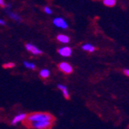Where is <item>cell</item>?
<instances>
[{"label": "cell", "mask_w": 129, "mask_h": 129, "mask_svg": "<svg viewBox=\"0 0 129 129\" xmlns=\"http://www.w3.org/2000/svg\"><path fill=\"white\" fill-rule=\"evenodd\" d=\"M55 119L48 113H32L27 114L24 124L29 128L51 129Z\"/></svg>", "instance_id": "6da1fadb"}, {"label": "cell", "mask_w": 129, "mask_h": 129, "mask_svg": "<svg viewBox=\"0 0 129 129\" xmlns=\"http://www.w3.org/2000/svg\"><path fill=\"white\" fill-rule=\"evenodd\" d=\"M58 68H59L63 73L64 74H71L73 72V67H71V64H68L67 62H62L58 64Z\"/></svg>", "instance_id": "7a4b0ae2"}, {"label": "cell", "mask_w": 129, "mask_h": 129, "mask_svg": "<svg viewBox=\"0 0 129 129\" xmlns=\"http://www.w3.org/2000/svg\"><path fill=\"white\" fill-rule=\"evenodd\" d=\"M25 47H26V50H27V51H29L30 53H31L32 54L39 55V54H43L42 50H40L37 46L33 45V44H31V43H27V44L25 45Z\"/></svg>", "instance_id": "3957f363"}, {"label": "cell", "mask_w": 129, "mask_h": 129, "mask_svg": "<svg viewBox=\"0 0 129 129\" xmlns=\"http://www.w3.org/2000/svg\"><path fill=\"white\" fill-rule=\"evenodd\" d=\"M54 24L58 28H61V29H67L68 25H67V21L64 20L62 18H55V19L53 20Z\"/></svg>", "instance_id": "277c9868"}, {"label": "cell", "mask_w": 129, "mask_h": 129, "mask_svg": "<svg viewBox=\"0 0 129 129\" xmlns=\"http://www.w3.org/2000/svg\"><path fill=\"white\" fill-rule=\"evenodd\" d=\"M6 8H7V9H6V11H7V14L8 15V17L10 18V19H12L13 20H15V21L17 22H19L21 21V18L18 15V14L14 13V12H12V11L10 10V6H6Z\"/></svg>", "instance_id": "5b68a950"}, {"label": "cell", "mask_w": 129, "mask_h": 129, "mask_svg": "<svg viewBox=\"0 0 129 129\" xmlns=\"http://www.w3.org/2000/svg\"><path fill=\"white\" fill-rule=\"evenodd\" d=\"M58 54L61 55V56L64 57H69L71 54H72V49L68 47V46H64L62 48L58 49Z\"/></svg>", "instance_id": "8992f818"}, {"label": "cell", "mask_w": 129, "mask_h": 129, "mask_svg": "<svg viewBox=\"0 0 129 129\" xmlns=\"http://www.w3.org/2000/svg\"><path fill=\"white\" fill-rule=\"evenodd\" d=\"M26 117H27V114H26V113H19V114L16 115L13 119H12V121H11V124L15 125V124H19V123H20V122H24V120L26 119Z\"/></svg>", "instance_id": "52a82bcc"}, {"label": "cell", "mask_w": 129, "mask_h": 129, "mask_svg": "<svg viewBox=\"0 0 129 129\" xmlns=\"http://www.w3.org/2000/svg\"><path fill=\"white\" fill-rule=\"evenodd\" d=\"M56 39L58 42H60V43H68L70 42V38L67 35H64V34H58Z\"/></svg>", "instance_id": "ba28073f"}, {"label": "cell", "mask_w": 129, "mask_h": 129, "mask_svg": "<svg viewBox=\"0 0 129 129\" xmlns=\"http://www.w3.org/2000/svg\"><path fill=\"white\" fill-rule=\"evenodd\" d=\"M58 89L62 91V93H63V95H64V97L66 98L67 100H68L69 99V93H68V90H67V88L66 86H64V85H61V84H59L58 85Z\"/></svg>", "instance_id": "9c48e42d"}, {"label": "cell", "mask_w": 129, "mask_h": 129, "mask_svg": "<svg viewBox=\"0 0 129 129\" xmlns=\"http://www.w3.org/2000/svg\"><path fill=\"white\" fill-rule=\"evenodd\" d=\"M82 49L84 51L89 52V53H92V52L95 51V47L90 43H86V44H83L82 45Z\"/></svg>", "instance_id": "30bf717a"}, {"label": "cell", "mask_w": 129, "mask_h": 129, "mask_svg": "<svg viewBox=\"0 0 129 129\" xmlns=\"http://www.w3.org/2000/svg\"><path fill=\"white\" fill-rule=\"evenodd\" d=\"M50 76V71L48 69H42L40 71V77L42 78H48Z\"/></svg>", "instance_id": "8fae6325"}, {"label": "cell", "mask_w": 129, "mask_h": 129, "mask_svg": "<svg viewBox=\"0 0 129 129\" xmlns=\"http://www.w3.org/2000/svg\"><path fill=\"white\" fill-rule=\"evenodd\" d=\"M103 4H104L106 7H114L116 4V0H103Z\"/></svg>", "instance_id": "7c38bea8"}, {"label": "cell", "mask_w": 129, "mask_h": 129, "mask_svg": "<svg viewBox=\"0 0 129 129\" xmlns=\"http://www.w3.org/2000/svg\"><path fill=\"white\" fill-rule=\"evenodd\" d=\"M24 67L28 69H31V70H34L36 68V66H35L33 63H30V62H27V61H25L24 63Z\"/></svg>", "instance_id": "4fadbf2b"}, {"label": "cell", "mask_w": 129, "mask_h": 129, "mask_svg": "<svg viewBox=\"0 0 129 129\" xmlns=\"http://www.w3.org/2000/svg\"><path fill=\"white\" fill-rule=\"evenodd\" d=\"M15 67V64L14 63H7V64H3V67L4 68H13Z\"/></svg>", "instance_id": "5bb4252c"}, {"label": "cell", "mask_w": 129, "mask_h": 129, "mask_svg": "<svg viewBox=\"0 0 129 129\" xmlns=\"http://www.w3.org/2000/svg\"><path fill=\"white\" fill-rule=\"evenodd\" d=\"M43 11H44L46 14H48V15H51V14L53 13L52 9L49 8V7H44V8H43Z\"/></svg>", "instance_id": "9a60e30c"}, {"label": "cell", "mask_w": 129, "mask_h": 129, "mask_svg": "<svg viewBox=\"0 0 129 129\" xmlns=\"http://www.w3.org/2000/svg\"><path fill=\"white\" fill-rule=\"evenodd\" d=\"M6 3L4 0H0V7H3V8H6Z\"/></svg>", "instance_id": "2e32d148"}, {"label": "cell", "mask_w": 129, "mask_h": 129, "mask_svg": "<svg viewBox=\"0 0 129 129\" xmlns=\"http://www.w3.org/2000/svg\"><path fill=\"white\" fill-rule=\"evenodd\" d=\"M124 75H125V76L129 77V69H124Z\"/></svg>", "instance_id": "e0dca14e"}, {"label": "cell", "mask_w": 129, "mask_h": 129, "mask_svg": "<svg viewBox=\"0 0 129 129\" xmlns=\"http://www.w3.org/2000/svg\"><path fill=\"white\" fill-rule=\"evenodd\" d=\"M0 25H6V21L4 19H0Z\"/></svg>", "instance_id": "ac0fdd59"}]
</instances>
